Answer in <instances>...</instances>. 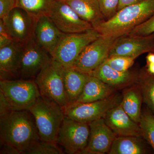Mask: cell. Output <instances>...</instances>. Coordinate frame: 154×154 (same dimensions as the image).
Listing matches in <instances>:
<instances>
[{
    "label": "cell",
    "mask_w": 154,
    "mask_h": 154,
    "mask_svg": "<svg viewBox=\"0 0 154 154\" xmlns=\"http://www.w3.org/2000/svg\"><path fill=\"white\" fill-rule=\"evenodd\" d=\"M0 138L1 144L14 146L21 154L40 139L35 119L29 110H14L0 118Z\"/></svg>",
    "instance_id": "obj_1"
},
{
    "label": "cell",
    "mask_w": 154,
    "mask_h": 154,
    "mask_svg": "<svg viewBox=\"0 0 154 154\" xmlns=\"http://www.w3.org/2000/svg\"><path fill=\"white\" fill-rule=\"evenodd\" d=\"M154 14V0H142L119 10L111 19L94 28L101 36L115 38L126 35Z\"/></svg>",
    "instance_id": "obj_2"
},
{
    "label": "cell",
    "mask_w": 154,
    "mask_h": 154,
    "mask_svg": "<svg viewBox=\"0 0 154 154\" xmlns=\"http://www.w3.org/2000/svg\"><path fill=\"white\" fill-rule=\"evenodd\" d=\"M29 110L35 119L40 140L56 143L65 117L62 107L41 95Z\"/></svg>",
    "instance_id": "obj_3"
},
{
    "label": "cell",
    "mask_w": 154,
    "mask_h": 154,
    "mask_svg": "<svg viewBox=\"0 0 154 154\" xmlns=\"http://www.w3.org/2000/svg\"><path fill=\"white\" fill-rule=\"evenodd\" d=\"M64 68L52 58L34 79L41 96L55 102L60 107L69 105L64 82Z\"/></svg>",
    "instance_id": "obj_4"
},
{
    "label": "cell",
    "mask_w": 154,
    "mask_h": 154,
    "mask_svg": "<svg viewBox=\"0 0 154 154\" xmlns=\"http://www.w3.org/2000/svg\"><path fill=\"white\" fill-rule=\"evenodd\" d=\"M101 36L94 28L81 33H64L52 58L65 68L73 67L83 49Z\"/></svg>",
    "instance_id": "obj_5"
},
{
    "label": "cell",
    "mask_w": 154,
    "mask_h": 154,
    "mask_svg": "<svg viewBox=\"0 0 154 154\" xmlns=\"http://www.w3.org/2000/svg\"><path fill=\"white\" fill-rule=\"evenodd\" d=\"M0 91L14 110H29L41 96L34 80H1Z\"/></svg>",
    "instance_id": "obj_6"
},
{
    "label": "cell",
    "mask_w": 154,
    "mask_h": 154,
    "mask_svg": "<svg viewBox=\"0 0 154 154\" xmlns=\"http://www.w3.org/2000/svg\"><path fill=\"white\" fill-rule=\"evenodd\" d=\"M122 98L114 94L102 100L94 102H75L63 109L66 116L80 122L89 123L103 118L110 110L120 104Z\"/></svg>",
    "instance_id": "obj_7"
},
{
    "label": "cell",
    "mask_w": 154,
    "mask_h": 154,
    "mask_svg": "<svg viewBox=\"0 0 154 154\" xmlns=\"http://www.w3.org/2000/svg\"><path fill=\"white\" fill-rule=\"evenodd\" d=\"M90 134L88 123L66 116L59 131L56 143L69 154H80L88 144Z\"/></svg>",
    "instance_id": "obj_8"
},
{
    "label": "cell",
    "mask_w": 154,
    "mask_h": 154,
    "mask_svg": "<svg viewBox=\"0 0 154 154\" xmlns=\"http://www.w3.org/2000/svg\"><path fill=\"white\" fill-rule=\"evenodd\" d=\"M117 38L100 36L83 49L73 68L90 75L109 57L110 50Z\"/></svg>",
    "instance_id": "obj_9"
},
{
    "label": "cell",
    "mask_w": 154,
    "mask_h": 154,
    "mask_svg": "<svg viewBox=\"0 0 154 154\" xmlns=\"http://www.w3.org/2000/svg\"><path fill=\"white\" fill-rule=\"evenodd\" d=\"M52 57L36 42L33 36L22 45L19 76L35 79Z\"/></svg>",
    "instance_id": "obj_10"
},
{
    "label": "cell",
    "mask_w": 154,
    "mask_h": 154,
    "mask_svg": "<svg viewBox=\"0 0 154 154\" xmlns=\"http://www.w3.org/2000/svg\"><path fill=\"white\" fill-rule=\"evenodd\" d=\"M48 16L60 31L66 34L81 33L94 28L65 2L56 0Z\"/></svg>",
    "instance_id": "obj_11"
},
{
    "label": "cell",
    "mask_w": 154,
    "mask_h": 154,
    "mask_svg": "<svg viewBox=\"0 0 154 154\" xmlns=\"http://www.w3.org/2000/svg\"><path fill=\"white\" fill-rule=\"evenodd\" d=\"M13 41L23 44L33 35L36 21L23 9L16 7L3 20Z\"/></svg>",
    "instance_id": "obj_12"
},
{
    "label": "cell",
    "mask_w": 154,
    "mask_h": 154,
    "mask_svg": "<svg viewBox=\"0 0 154 154\" xmlns=\"http://www.w3.org/2000/svg\"><path fill=\"white\" fill-rule=\"evenodd\" d=\"M154 34L144 36L124 35L116 38L109 57H127L136 59L139 56L152 52L153 48Z\"/></svg>",
    "instance_id": "obj_13"
},
{
    "label": "cell",
    "mask_w": 154,
    "mask_h": 154,
    "mask_svg": "<svg viewBox=\"0 0 154 154\" xmlns=\"http://www.w3.org/2000/svg\"><path fill=\"white\" fill-rule=\"evenodd\" d=\"M88 124L90 127L89 141L81 154L108 153L117 136L106 124L104 118Z\"/></svg>",
    "instance_id": "obj_14"
},
{
    "label": "cell",
    "mask_w": 154,
    "mask_h": 154,
    "mask_svg": "<svg viewBox=\"0 0 154 154\" xmlns=\"http://www.w3.org/2000/svg\"><path fill=\"white\" fill-rule=\"evenodd\" d=\"M64 33L48 16L36 20L33 31L35 41L52 57Z\"/></svg>",
    "instance_id": "obj_15"
},
{
    "label": "cell",
    "mask_w": 154,
    "mask_h": 154,
    "mask_svg": "<svg viewBox=\"0 0 154 154\" xmlns=\"http://www.w3.org/2000/svg\"><path fill=\"white\" fill-rule=\"evenodd\" d=\"M103 118L117 136L142 137L139 125L125 112L120 104L109 110Z\"/></svg>",
    "instance_id": "obj_16"
},
{
    "label": "cell",
    "mask_w": 154,
    "mask_h": 154,
    "mask_svg": "<svg viewBox=\"0 0 154 154\" xmlns=\"http://www.w3.org/2000/svg\"><path fill=\"white\" fill-rule=\"evenodd\" d=\"M22 44L13 41L0 48L1 80H13L19 76Z\"/></svg>",
    "instance_id": "obj_17"
},
{
    "label": "cell",
    "mask_w": 154,
    "mask_h": 154,
    "mask_svg": "<svg viewBox=\"0 0 154 154\" xmlns=\"http://www.w3.org/2000/svg\"><path fill=\"white\" fill-rule=\"evenodd\" d=\"M90 75L98 78L116 89L130 86L137 82L138 75L129 70L124 72L118 71L111 68L105 61Z\"/></svg>",
    "instance_id": "obj_18"
},
{
    "label": "cell",
    "mask_w": 154,
    "mask_h": 154,
    "mask_svg": "<svg viewBox=\"0 0 154 154\" xmlns=\"http://www.w3.org/2000/svg\"><path fill=\"white\" fill-rule=\"evenodd\" d=\"M115 88L90 75L76 102L86 103L105 99L115 94Z\"/></svg>",
    "instance_id": "obj_19"
},
{
    "label": "cell",
    "mask_w": 154,
    "mask_h": 154,
    "mask_svg": "<svg viewBox=\"0 0 154 154\" xmlns=\"http://www.w3.org/2000/svg\"><path fill=\"white\" fill-rule=\"evenodd\" d=\"M65 2L93 28L105 21L98 0H68Z\"/></svg>",
    "instance_id": "obj_20"
},
{
    "label": "cell",
    "mask_w": 154,
    "mask_h": 154,
    "mask_svg": "<svg viewBox=\"0 0 154 154\" xmlns=\"http://www.w3.org/2000/svg\"><path fill=\"white\" fill-rule=\"evenodd\" d=\"M90 76L73 67L64 68V82L69 104L76 102Z\"/></svg>",
    "instance_id": "obj_21"
},
{
    "label": "cell",
    "mask_w": 154,
    "mask_h": 154,
    "mask_svg": "<svg viewBox=\"0 0 154 154\" xmlns=\"http://www.w3.org/2000/svg\"><path fill=\"white\" fill-rule=\"evenodd\" d=\"M142 137L117 136L108 154H144L149 152Z\"/></svg>",
    "instance_id": "obj_22"
},
{
    "label": "cell",
    "mask_w": 154,
    "mask_h": 154,
    "mask_svg": "<svg viewBox=\"0 0 154 154\" xmlns=\"http://www.w3.org/2000/svg\"><path fill=\"white\" fill-rule=\"evenodd\" d=\"M142 96L137 84L127 89L123 93L120 105L131 119L139 124L141 116Z\"/></svg>",
    "instance_id": "obj_23"
},
{
    "label": "cell",
    "mask_w": 154,
    "mask_h": 154,
    "mask_svg": "<svg viewBox=\"0 0 154 154\" xmlns=\"http://www.w3.org/2000/svg\"><path fill=\"white\" fill-rule=\"evenodd\" d=\"M56 0H16L17 7L23 9L36 21L48 16Z\"/></svg>",
    "instance_id": "obj_24"
},
{
    "label": "cell",
    "mask_w": 154,
    "mask_h": 154,
    "mask_svg": "<svg viewBox=\"0 0 154 154\" xmlns=\"http://www.w3.org/2000/svg\"><path fill=\"white\" fill-rule=\"evenodd\" d=\"M137 83L140 88L143 102L154 113V75L145 69L138 75Z\"/></svg>",
    "instance_id": "obj_25"
},
{
    "label": "cell",
    "mask_w": 154,
    "mask_h": 154,
    "mask_svg": "<svg viewBox=\"0 0 154 154\" xmlns=\"http://www.w3.org/2000/svg\"><path fill=\"white\" fill-rule=\"evenodd\" d=\"M142 137L154 152V114L149 109L142 112L139 123Z\"/></svg>",
    "instance_id": "obj_26"
},
{
    "label": "cell",
    "mask_w": 154,
    "mask_h": 154,
    "mask_svg": "<svg viewBox=\"0 0 154 154\" xmlns=\"http://www.w3.org/2000/svg\"><path fill=\"white\" fill-rule=\"evenodd\" d=\"M64 152L56 143L39 139L31 143L23 154H63Z\"/></svg>",
    "instance_id": "obj_27"
},
{
    "label": "cell",
    "mask_w": 154,
    "mask_h": 154,
    "mask_svg": "<svg viewBox=\"0 0 154 154\" xmlns=\"http://www.w3.org/2000/svg\"><path fill=\"white\" fill-rule=\"evenodd\" d=\"M135 59L127 57L114 56L109 57L105 60L111 68L118 71L124 72L129 70L133 65Z\"/></svg>",
    "instance_id": "obj_28"
},
{
    "label": "cell",
    "mask_w": 154,
    "mask_h": 154,
    "mask_svg": "<svg viewBox=\"0 0 154 154\" xmlns=\"http://www.w3.org/2000/svg\"><path fill=\"white\" fill-rule=\"evenodd\" d=\"M154 33V14L143 23L139 25L126 35L134 36H149Z\"/></svg>",
    "instance_id": "obj_29"
},
{
    "label": "cell",
    "mask_w": 154,
    "mask_h": 154,
    "mask_svg": "<svg viewBox=\"0 0 154 154\" xmlns=\"http://www.w3.org/2000/svg\"><path fill=\"white\" fill-rule=\"evenodd\" d=\"M105 21L111 19L118 11L120 0H98Z\"/></svg>",
    "instance_id": "obj_30"
},
{
    "label": "cell",
    "mask_w": 154,
    "mask_h": 154,
    "mask_svg": "<svg viewBox=\"0 0 154 154\" xmlns=\"http://www.w3.org/2000/svg\"><path fill=\"white\" fill-rule=\"evenodd\" d=\"M16 7V0H0V19L4 20Z\"/></svg>",
    "instance_id": "obj_31"
},
{
    "label": "cell",
    "mask_w": 154,
    "mask_h": 154,
    "mask_svg": "<svg viewBox=\"0 0 154 154\" xmlns=\"http://www.w3.org/2000/svg\"><path fill=\"white\" fill-rule=\"evenodd\" d=\"M14 110L10 102L0 91V118L5 116Z\"/></svg>",
    "instance_id": "obj_32"
},
{
    "label": "cell",
    "mask_w": 154,
    "mask_h": 154,
    "mask_svg": "<svg viewBox=\"0 0 154 154\" xmlns=\"http://www.w3.org/2000/svg\"><path fill=\"white\" fill-rule=\"evenodd\" d=\"M1 154H21V152L14 146L8 144H1Z\"/></svg>",
    "instance_id": "obj_33"
},
{
    "label": "cell",
    "mask_w": 154,
    "mask_h": 154,
    "mask_svg": "<svg viewBox=\"0 0 154 154\" xmlns=\"http://www.w3.org/2000/svg\"><path fill=\"white\" fill-rule=\"evenodd\" d=\"M13 41V39L8 33L0 34V48L8 45Z\"/></svg>",
    "instance_id": "obj_34"
},
{
    "label": "cell",
    "mask_w": 154,
    "mask_h": 154,
    "mask_svg": "<svg viewBox=\"0 0 154 154\" xmlns=\"http://www.w3.org/2000/svg\"><path fill=\"white\" fill-rule=\"evenodd\" d=\"M142 1V0H120L119 6L118 11L125 7L134 5L136 3Z\"/></svg>",
    "instance_id": "obj_35"
},
{
    "label": "cell",
    "mask_w": 154,
    "mask_h": 154,
    "mask_svg": "<svg viewBox=\"0 0 154 154\" xmlns=\"http://www.w3.org/2000/svg\"><path fill=\"white\" fill-rule=\"evenodd\" d=\"M147 63H154V53L150 52L146 57Z\"/></svg>",
    "instance_id": "obj_36"
},
{
    "label": "cell",
    "mask_w": 154,
    "mask_h": 154,
    "mask_svg": "<svg viewBox=\"0 0 154 154\" xmlns=\"http://www.w3.org/2000/svg\"><path fill=\"white\" fill-rule=\"evenodd\" d=\"M146 69L149 73L154 75V63H147Z\"/></svg>",
    "instance_id": "obj_37"
},
{
    "label": "cell",
    "mask_w": 154,
    "mask_h": 154,
    "mask_svg": "<svg viewBox=\"0 0 154 154\" xmlns=\"http://www.w3.org/2000/svg\"><path fill=\"white\" fill-rule=\"evenodd\" d=\"M57 1H60V2H66L67 1H68V0H57Z\"/></svg>",
    "instance_id": "obj_38"
},
{
    "label": "cell",
    "mask_w": 154,
    "mask_h": 154,
    "mask_svg": "<svg viewBox=\"0 0 154 154\" xmlns=\"http://www.w3.org/2000/svg\"><path fill=\"white\" fill-rule=\"evenodd\" d=\"M152 52L154 53V46H153V48L152 51Z\"/></svg>",
    "instance_id": "obj_39"
}]
</instances>
